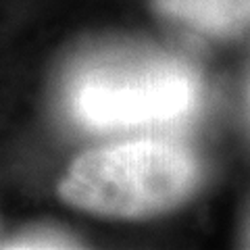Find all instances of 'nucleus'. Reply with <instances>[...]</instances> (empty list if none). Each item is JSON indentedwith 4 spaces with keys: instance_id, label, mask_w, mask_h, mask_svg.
Here are the masks:
<instances>
[{
    "instance_id": "nucleus-1",
    "label": "nucleus",
    "mask_w": 250,
    "mask_h": 250,
    "mask_svg": "<svg viewBox=\"0 0 250 250\" xmlns=\"http://www.w3.org/2000/svg\"><path fill=\"white\" fill-rule=\"evenodd\" d=\"M200 165L188 148L134 140L80 154L59 184V196L85 213L140 221L169 213L194 194Z\"/></svg>"
},
{
    "instance_id": "nucleus-2",
    "label": "nucleus",
    "mask_w": 250,
    "mask_h": 250,
    "mask_svg": "<svg viewBox=\"0 0 250 250\" xmlns=\"http://www.w3.org/2000/svg\"><path fill=\"white\" fill-rule=\"evenodd\" d=\"M200 98L198 77L179 65H150L127 71H92L77 82L73 115L92 129L142 127L194 111Z\"/></svg>"
},
{
    "instance_id": "nucleus-3",
    "label": "nucleus",
    "mask_w": 250,
    "mask_h": 250,
    "mask_svg": "<svg viewBox=\"0 0 250 250\" xmlns=\"http://www.w3.org/2000/svg\"><path fill=\"white\" fill-rule=\"evenodd\" d=\"M156 9L208 34H236L250 23V0H156Z\"/></svg>"
},
{
    "instance_id": "nucleus-4",
    "label": "nucleus",
    "mask_w": 250,
    "mask_h": 250,
    "mask_svg": "<svg viewBox=\"0 0 250 250\" xmlns=\"http://www.w3.org/2000/svg\"><path fill=\"white\" fill-rule=\"evenodd\" d=\"M2 248H77L73 238L52 229H31L13 236L0 244Z\"/></svg>"
}]
</instances>
